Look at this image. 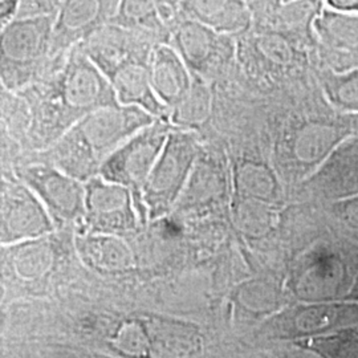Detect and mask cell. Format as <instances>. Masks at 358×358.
Here are the masks:
<instances>
[{
  "instance_id": "cell-1",
  "label": "cell",
  "mask_w": 358,
  "mask_h": 358,
  "mask_svg": "<svg viewBox=\"0 0 358 358\" xmlns=\"http://www.w3.org/2000/svg\"><path fill=\"white\" fill-rule=\"evenodd\" d=\"M19 96L28 106L32 133L51 145L84 115L118 103L110 80L80 45Z\"/></svg>"
},
{
  "instance_id": "cell-2",
  "label": "cell",
  "mask_w": 358,
  "mask_h": 358,
  "mask_svg": "<svg viewBox=\"0 0 358 358\" xmlns=\"http://www.w3.org/2000/svg\"><path fill=\"white\" fill-rule=\"evenodd\" d=\"M150 121V113L136 105L115 103L93 110L52 143V165L87 182L103 149Z\"/></svg>"
},
{
  "instance_id": "cell-3",
  "label": "cell",
  "mask_w": 358,
  "mask_h": 358,
  "mask_svg": "<svg viewBox=\"0 0 358 358\" xmlns=\"http://www.w3.org/2000/svg\"><path fill=\"white\" fill-rule=\"evenodd\" d=\"M55 15L16 17L0 32V84L13 94L47 76L63 57L52 51Z\"/></svg>"
},
{
  "instance_id": "cell-4",
  "label": "cell",
  "mask_w": 358,
  "mask_h": 358,
  "mask_svg": "<svg viewBox=\"0 0 358 358\" xmlns=\"http://www.w3.org/2000/svg\"><path fill=\"white\" fill-rule=\"evenodd\" d=\"M158 44L161 41L153 35L108 23L78 45L109 78L129 63H149L154 47Z\"/></svg>"
},
{
  "instance_id": "cell-5",
  "label": "cell",
  "mask_w": 358,
  "mask_h": 358,
  "mask_svg": "<svg viewBox=\"0 0 358 358\" xmlns=\"http://www.w3.org/2000/svg\"><path fill=\"white\" fill-rule=\"evenodd\" d=\"M53 230V220L26 183L0 185V242L36 239Z\"/></svg>"
},
{
  "instance_id": "cell-6",
  "label": "cell",
  "mask_w": 358,
  "mask_h": 358,
  "mask_svg": "<svg viewBox=\"0 0 358 358\" xmlns=\"http://www.w3.org/2000/svg\"><path fill=\"white\" fill-rule=\"evenodd\" d=\"M20 178L36 194L53 222L73 223L84 219L85 185L53 165L24 169Z\"/></svg>"
},
{
  "instance_id": "cell-7",
  "label": "cell",
  "mask_w": 358,
  "mask_h": 358,
  "mask_svg": "<svg viewBox=\"0 0 358 358\" xmlns=\"http://www.w3.org/2000/svg\"><path fill=\"white\" fill-rule=\"evenodd\" d=\"M120 0H63L53 17L52 51L64 57L99 28L112 23Z\"/></svg>"
},
{
  "instance_id": "cell-8",
  "label": "cell",
  "mask_w": 358,
  "mask_h": 358,
  "mask_svg": "<svg viewBox=\"0 0 358 358\" xmlns=\"http://www.w3.org/2000/svg\"><path fill=\"white\" fill-rule=\"evenodd\" d=\"M179 13L223 35L245 32L254 22L247 0H182Z\"/></svg>"
},
{
  "instance_id": "cell-9",
  "label": "cell",
  "mask_w": 358,
  "mask_h": 358,
  "mask_svg": "<svg viewBox=\"0 0 358 358\" xmlns=\"http://www.w3.org/2000/svg\"><path fill=\"white\" fill-rule=\"evenodd\" d=\"M162 141V131L157 127L146 128L121 150L113 154L101 166V174L108 180L121 183L136 182L145 177L150 169L157 149Z\"/></svg>"
},
{
  "instance_id": "cell-10",
  "label": "cell",
  "mask_w": 358,
  "mask_h": 358,
  "mask_svg": "<svg viewBox=\"0 0 358 358\" xmlns=\"http://www.w3.org/2000/svg\"><path fill=\"white\" fill-rule=\"evenodd\" d=\"M180 13L164 6L159 0H120L112 23L153 35L169 43Z\"/></svg>"
},
{
  "instance_id": "cell-11",
  "label": "cell",
  "mask_w": 358,
  "mask_h": 358,
  "mask_svg": "<svg viewBox=\"0 0 358 358\" xmlns=\"http://www.w3.org/2000/svg\"><path fill=\"white\" fill-rule=\"evenodd\" d=\"M149 73L152 87L161 103L177 101L189 88L185 62L169 43L154 47L149 59Z\"/></svg>"
},
{
  "instance_id": "cell-12",
  "label": "cell",
  "mask_w": 358,
  "mask_h": 358,
  "mask_svg": "<svg viewBox=\"0 0 358 358\" xmlns=\"http://www.w3.org/2000/svg\"><path fill=\"white\" fill-rule=\"evenodd\" d=\"M312 29L328 53L358 55V13L336 11L324 6L315 17Z\"/></svg>"
},
{
  "instance_id": "cell-13",
  "label": "cell",
  "mask_w": 358,
  "mask_h": 358,
  "mask_svg": "<svg viewBox=\"0 0 358 358\" xmlns=\"http://www.w3.org/2000/svg\"><path fill=\"white\" fill-rule=\"evenodd\" d=\"M109 80L118 103L140 106L150 115L161 112L162 103L152 87L149 63H129L117 69Z\"/></svg>"
},
{
  "instance_id": "cell-14",
  "label": "cell",
  "mask_w": 358,
  "mask_h": 358,
  "mask_svg": "<svg viewBox=\"0 0 358 358\" xmlns=\"http://www.w3.org/2000/svg\"><path fill=\"white\" fill-rule=\"evenodd\" d=\"M226 36L196 20L180 17L171 31L169 44L176 48L183 62L199 64L217 51Z\"/></svg>"
},
{
  "instance_id": "cell-15",
  "label": "cell",
  "mask_w": 358,
  "mask_h": 358,
  "mask_svg": "<svg viewBox=\"0 0 358 358\" xmlns=\"http://www.w3.org/2000/svg\"><path fill=\"white\" fill-rule=\"evenodd\" d=\"M63 0H20V10L17 17L55 15Z\"/></svg>"
},
{
  "instance_id": "cell-16",
  "label": "cell",
  "mask_w": 358,
  "mask_h": 358,
  "mask_svg": "<svg viewBox=\"0 0 358 358\" xmlns=\"http://www.w3.org/2000/svg\"><path fill=\"white\" fill-rule=\"evenodd\" d=\"M20 10V0H0V22L6 26L17 17Z\"/></svg>"
},
{
  "instance_id": "cell-17",
  "label": "cell",
  "mask_w": 358,
  "mask_h": 358,
  "mask_svg": "<svg viewBox=\"0 0 358 358\" xmlns=\"http://www.w3.org/2000/svg\"><path fill=\"white\" fill-rule=\"evenodd\" d=\"M324 6L336 11L358 13V0H324Z\"/></svg>"
},
{
  "instance_id": "cell-18",
  "label": "cell",
  "mask_w": 358,
  "mask_h": 358,
  "mask_svg": "<svg viewBox=\"0 0 358 358\" xmlns=\"http://www.w3.org/2000/svg\"><path fill=\"white\" fill-rule=\"evenodd\" d=\"M164 6H166V7H170V8H173V10H177L179 11V6H180V3H182V0H159Z\"/></svg>"
},
{
  "instance_id": "cell-19",
  "label": "cell",
  "mask_w": 358,
  "mask_h": 358,
  "mask_svg": "<svg viewBox=\"0 0 358 358\" xmlns=\"http://www.w3.org/2000/svg\"><path fill=\"white\" fill-rule=\"evenodd\" d=\"M3 27H4V24L0 22V32H1V29H3Z\"/></svg>"
},
{
  "instance_id": "cell-20",
  "label": "cell",
  "mask_w": 358,
  "mask_h": 358,
  "mask_svg": "<svg viewBox=\"0 0 358 358\" xmlns=\"http://www.w3.org/2000/svg\"><path fill=\"white\" fill-rule=\"evenodd\" d=\"M282 3H288V1H292V0H282Z\"/></svg>"
}]
</instances>
